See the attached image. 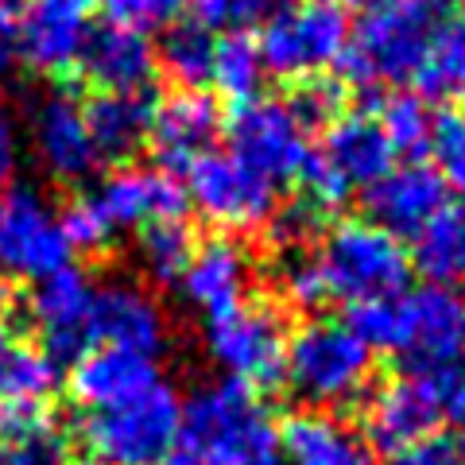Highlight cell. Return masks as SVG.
Segmentation results:
<instances>
[{"label":"cell","mask_w":465,"mask_h":465,"mask_svg":"<svg viewBox=\"0 0 465 465\" xmlns=\"http://www.w3.org/2000/svg\"><path fill=\"white\" fill-rule=\"evenodd\" d=\"M442 27L446 0H365L338 58L341 78L361 90L411 82Z\"/></svg>","instance_id":"1"},{"label":"cell","mask_w":465,"mask_h":465,"mask_svg":"<svg viewBox=\"0 0 465 465\" xmlns=\"http://www.w3.org/2000/svg\"><path fill=\"white\" fill-rule=\"evenodd\" d=\"M179 442L191 446L202 465H283L280 423L256 388L213 381L194 388L183 403Z\"/></svg>","instance_id":"2"},{"label":"cell","mask_w":465,"mask_h":465,"mask_svg":"<svg viewBox=\"0 0 465 465\" xmlns=\"http://www.w3.org/2000/svg\"><path fill=\"white\" fill-rule=\"evenodd\" d=\"M283 384L311 407L353 403L372 384V349L345 322L311 318L295 338H287Z\"/></svg>","instance_id":"3"},{"label":"cell","mask_w":465,"mask_h":465,"mask_svg":"<svg viewBox=\"0 0 465 465\" xmlns=\"http://www.w3.org/2000/svg\"><path fill=\"white\" fill-rule=\"evenodd\" d=\"M318 268H322L330 299H341L349 307L403 295L407 283H411L407 249L372 222H361V217H345V222L326 229Z\"/></svg>","instance_id":"4"},{"label":"cell","mask_w":465,"mask_h":465,"mask_svg":"<svg viewBox=\"0 0 465 465\" xmlns=\"http://www.w3.org/2000/svg\"><path fill=\"white\" fill-rule=\"evenodd\" d=\"M183 430V400L171 384H152L109 411H90L82 419V439L90 458L101 465H159Z\"/></svg>","instance_id":"5"},{"label":"cell","mask_w":465,"mask_h":465,"mask_svg":"<svg viewBox=\"0 0 465 465\" xmlns=\"http://www.w3.org/2000/svg\"><path fill=\"white\" fill-rule=\"evenodd\" d=\"M206 353L232 381L249 388H280L287 365V318L275 302H241L206 318Z\"/></svg>","instance_id":"6"},{"label":"cell","mask_w":465,"mask_h":465,"mask_svg":"<svg viewBox=\"0 0 465 465\" xmlns=\"http://www.w3.org/2000/svg\"><path fill=\"white\" fill-rule=\"evenodd\" d=\"M260 58L264 70L275 78L302 82L333 66L349 43V16L341 5L330 0H307V5H287L280 16L264 24Z\"/></svg>","instance_id":"7"},{"label":"cell","mask_w":465,"mask_h":465,"mask_svg":"<svg viewBox=\"0 0 465 465\" xmlns=\"http://www.w3.org/2000/svg\"><path fill=\"white\" fill-rule=\"evenodd\" d=\"M186 202L222 229H264L280 206L275 186L229 152H202L186 163Z\"/></svg>","instance_id":"8"},{"label":"cell","mask_w":465,"mask_h":465,"mask_svg":"<svg viewBox=\"0 0 465 465\" xmlns=\"http://www.w3.org/2000/svg\"><path fill=\"white\" fill-rule=\"evenodd\" d=\"M225 133H229V155H237L244 167L264 174L272 186L299 179V171L311 155L307 133L299 128L287 101L280 97L241 101L229 116Z\"/></svg>","instance_id":"9"},{"label":"cell","mask_w":465,"mask_h":465,"mask_svg":"<svg viewBox=\"0 0 465 465\" xmlns=\"http://www.w3.org/2000/svg\"><path fill=\"white\" fill-rule=\"evenodd\" d=\"M70 256L74 249H70L47 198L32 186L0 191V275L43 280V275L66 268Z\"/></svg>","instance_id":"10"},{"label":"cell","mask_w":465,"mask_h":465,"mask_svg":"<svg viewBox=\"0 0 465 465\" xmlns=\"http://www.w3.org/2000/svg\"><path fill=\"white\" fill-rule=\"evenodd\" d=\"M85 333H90V349L116 345L159 357L167 345V314L143 283L128 280V275H113L105 283H94Z\"/></svg>","instance_id":"11"},{"label":"cell","mask_w":465,"mask_h":465,"mask_svg":"<svg viewBox=\"0 0 465 465\" xmlns=\"http://www.w3.org/2000/svg\"><path fill=\"white\" fill-rule=\"evenodd\" d=\"M439 427L442 411L427 369H411L400 381L376 388V396L365 403V442L384 454H403V450L434 439Z\"/></svg>","instance_id":"12"},{"label":"cell","mask_w":465,"mask_h":465,"mask_svg":"<svg viewBox=\"0 0 465 465\" xmlns=\"http://www.w3.org/2000/svg\"><path fill=\"white\" fill-rule=\"evenodd\" d=\"M90 299H94L90 275L74 264L35 280V291L27 299V314H32V322L43 338V353L54 365H74L90 349V333H85Z\"/></svg>","instance_id":"13"},{"label":"cell","mask_w":465,"mask_h":465,"mask_svg":"<svg viewBox=\"0 0 465 465\" xmlns=\"http://www.w3.org/2000/svg\"><path fill=\"white\" fill-rule=\"evenodd\" d=\"M90 39V5L85 0H24L16 58L35 74H66L78 66L82 47Z\"/></svg>","instance_id":"14"},{"label":"cell","mask_w":465,"mask_h":465,"mask_svg":"<svg viewBox=\"0 0 465 465\" xmlns=\"http://www.w3.org/2000/svg\"><path fill=\"white\" fill-rule=\"evenodd\" d=\"M450 202V186L430 163H403L391 167L381 183L365 191V222L384 229L388 237L407 241L419 237L427 222Z\"/></svg>","instance_id":"15"},{"label":"cell","mask_w":465,"mask_h":465,"mask_svg":"<svg viewBox=\"0 0 465 465\" xmlns=\"http://www.w3.org/2000/svg\"><path fill=\"white\" fill-rule=\"evenodd\" d=\"M32 140H35V155L43 171L54 183H82L101 163L94 136L85 128V113L74 101V94H66V90H51L35 101Z\"/></svg>","instance_id":"16"},{"label":"cell","mask_w":465,"mask_h":465,"mask_svg":"<svg viewBox=\"0 0 465 465\" xmlns=\"http://www.w3.org/2000/svg\"><path fill=\"white\" fill-rule=\"evenodd\" d=\"M109 229H143L159 217H186V186L163 167H116L90 194Z\"/></svg>","instance_id":"17"},{"label":"cell","mask_w":465,"mask_h":465,"mask_svg":"<svg viewBox=\"0 0 465 465\" xmlns=\"http://www.w3.org/2000/svg\"><path fill=\"white\" fill-rule=\"evenodd\" d=\"M407 307V369H434L465 349V299L454 287L427 283L403 295Z\"/></svg>","instance_id":"18"},{"label":"cell","mask_w":465,"mask_h":465,"mask_svg":"<svg viewBox=\"0 0 465 465\" xmlns=\"http://www.w3.org/2000/svg\"><path fill=\"white\" fill-rule=\"evenodd\" d=\"M82 78L97 94H136L148 90L155 78V43L143 27L133 24H105L90 32L82 47Z\"/></svg>","instance_id":"19"},{"label":"cell","mask_w":465,"mask_h":465,"mask_svg":"<svg viewBox=\"0 0 465 465\" xmlns=\"http://www.w3.org/2000/svg\"><path fill=\"white\" fill-rule=\"evenodd\" d=\"M222 124L225 121L222 109H217V97H210L206 90H179L163 105H155L148 148L163 171H186V163H194L202 152L213 148Z\"/></svg>","instance_id":"20"},{"label":"cell","mask_w":465,"mask_h":465,"mask_svg":"<svg viewBox=\"0 0 465 465\" xmlns=\"http://www.w3.org/2000/svg\"><path fill=\"white\" fill-rule=\"evenodd\" d=\"M252 280V256L241 241L210 237L206 244H194L191 264L179 275V291L194 311L217 318L244 302V291Z\"/></svg>","instance_id":"21"},{"label":"cell","mask_w":465,"mask_h":465,"mask_svg":"<svg viewBox=\"0 0 465 465\" xmlns=\"http://www.w3.org/2000/svg\"><path fill=\"white\" fill-rule=\"evenodd\" d=\"M152 384H159V365L155 357L136 353V349L94 345L70 369V391L90 411L121 407L128 400H136L140 391H148Z\"/></svg>","instance_id":"22"},{"label":"cell","mask_w":465,"mask_h":465,"mask_svg":"<svg viewBox=\"0 0 465 465\" xmlns=\"http://www.w3.org/2000/svg\"><path fill=\"white\" fill-rule=\"evenodd\" d=\"M287 465H376V450L353 423L326 411L291 415L280 427Z\"/></svg>","instance_id":"23"},{"label":"cell","mask_w":465,"mask_h":465,"mask_svg":"<svg viewBox=\"0 0 465 465\" xmlns=\"http://www.w3.org/2000/svg\"><path fill=\"white\" fill-rule=\"evenodd\" d=\"M155 105L159 101L148 90L94 94L82 105V113H85V128H90V136H94L97 155L113 159V163H124V159H133L140 148H148Z\"/></svg>","instance_id":"24"},{"label":"cell","mask_w":465,"mask_h":465,"mask_svg":"<svg viewBox=\"0 0 465 465\" xmlns=\"http://www.w3.org/2000/svg\"><path fill=\"white\" fill-rule=\"evenodd\" d=\"M318 155H322L326 163L338 171L349 186H353V191L357 186H365L369 191V186L381 183L384 174L391 171V163H396V155H391L381 124H376L369 113L333 121L326 128V143H322V152Z\"/></svg>","instance_id":"25"},{"label":"cell","mask_w":465,"mask_h":465,"mask_svg":"<svg viewBox=\"0 0 465 465\" xmlns=\"http://www.w3.org/2000/svg\"><path fill=\"white\" fill-rule=\"evenodd\" d=\"M58 384V365L39 345L24 341L0 314V403H43Z\"/></svg>","instance_id":"26"},{"label":"cell","mask_w":465,"mask_h":465,"mask_svg":"<svg viewBox=\"0 0 465 465\" xmlns=\"http://www.w3.org/2000/svg\"><path fill=\"white\" fill-rule=\"evenodd\" d=\"M415 268L439 287L465 280V202L461 206L446 202L415 237Z\"/></svg>","instance_id":"27"},{"label":"cell","mask_w":465,"mask_h":465,"mask_svg":"<svg viewBox=\"0 0 465 465\" xmlns=\"http://www.w3.org/2000/svg\"><path fill=\"white\" fill-rule=\"evenodd\" d=\"M213 32L202 27L198 20H174L167 24V35L159 39L155 51V66L167 70V78L179 90H198L210 82V66H213Z\"/></svg>","instance_id":"28"},{"label":"cell","mask_w":465,"mask_h":465,"mask_svg":"<svg viewBox=\"0 0 465 465\" xmlns=\"http://www.w3.org/2000/svg\"><path fill=\"white\" fill-rule=\"evenodd\" d=\"M140 268L152 283L171 287L179 283L183 268L191 264L194 256V229L186 225V217H159L140 229Z\"/></svg>","instance_id":"29"},{"label":"cell","mask_w":465,"mask_h":465,"mask_svg":"<svg viewBox=\"0 0 465 465\" xmlns=\"http://www.w3.org/2000/svg\"><path fill=\"white\" fill-rule=\"evenodd\" d=\"M264 58H260V43L249 32H229L225 39L213 43V66H210V82L217 85V94L241 101L260 97L264 85Z\"/></svg>","instance_id":"30"},{"label":"cell","mask_w":465,"mask_h":465,"mask_svg":"<svg viewBox=\"0 0 465 465\" xmlns=\"http://www.w3.org/2000/svg\"><path fill=\"white\" fill-rule=\"evenodd\" d=\"M376 124H381L391 155H403L407 163H419V155L430 152V124H434V116H430L427 101L419 94H391V97H384Z\"/></svg>","instance_id":"31"},{"label":"cell","mask_w":465,"mask_h":465,"mask_svg":"<svg viewBox=\"0 0 465 465\" xmlns=\"http://www.w3.org/2000/svg\"><path fill=\"white\" fill-rule=\"evenodd\" d=\"M419 97L423 101H458L465 97V35H458L454 27L439 32V39L430 43V51L423 58V66L415 70Z\"/></svg>","instance_id":"32"},{"label":"cell","mask_w":465,"mask_h":465,"mask_svg":"<svg viewBox=\"0 0 465 465\" xmlns=\"http://www.w3.org/2000/svg\"><path fill=\"white\" fill-rule=\"evenodd\" d=\"M407 295V291H403ZM403 295H391V299H372V302H357L349 307L345 326L365 341L372 353H396L403 357V345H407V307H403Z\"/></svg>","instance_id":"33"},{"label":"cell","mask_w":465,"mask_h":465,"mask_svg":"<svg viewBox=\"0 0 465 465\" xmlns=\"http://www.w3.org/2000/svg\"><path fill=\"white\" fill-rule=\"evenodd\" d=\"M345 97H349L345 82L314 74V78H302L295 90H291L287 109L299 121L302 133H318V128H330L333 121L345 116Z\"/></svg>","instance_id":"34"},{"label":"cell","mask_w":465,"mask_h":465,"mask_svg":"<svg viewBox=\"0 0 465 465\" xmlns=\"http://www.w3.org/2000/svg\"><path fill=\"white\" fill-rule=\"evenodd\" d=\"M275 291L283 295L291 311H322V302H330V291L322 280L314 252H283L280 268H275Z\"/></svg>","instance_id":"35"},{"label":"cell","mask_w":465,"mask_h":465,"mask_svg":"<svg viewBox=\"0 0 465 465\" xmlns=\"http://www.w3.org/2000/svg\"><path fill=\"white\" fill-rule=\"evenodd\" d=\"M326 225V210L314 206V202L302 194L287 206H275V213L268 217V241L283 252H307V244H314V237Z\"/></svg>","instance_id":"36"},{"label":"cell","mask_w":465,"mask_h":465,"mask_svg":"<svg viewBox=\"0 0 465 465\" xmlns=\"http://www.w3.org/2000/svg\"><path fill=\"white\" fill-rule=\"evenodd\" d=\"M430 155H434V171L442 174V183L465 198V113L446 109L434 116Z\"/></svg>","instance_id":"37"},{"label":"cell","mask_w":465,"mask_h":465,"mask_svg":"<svg viewBox=\"0 0 465 465\" xmlns=\"http://www.w3.org/2000/svg\"><path fill=\"white\" fill-rule=\"evenodd\" d=\"M291 5V0H191L194 20L202 27H232V32H249V27L268 24L272 16Z\"/></svg>","instance_id":"38"},{"label":"cell","mask_w":465,"mask_h":465,"mask_svg":"<svg viewBox=\"0 0 465 465\" xmlns=\"http://www.w3.org/2000/svg\"><path fill=\"white\" fill-rule=\"evenodd\" d=\"M58 225H63L66 241H70V249H74V252H85V256L105 252V249H109V241H113V229H109L105 217H101V210L94 206V198H90V194H82V198H74V202H66L63 217H58Z\"/></svg>","instance_id":"39"},{"label":"cell","mask_w":465,"mask_h":465,"mask_svg":"<svg viewBox=\"0 0 465 465\" xmlns=\"http://www.w3.org/2000/svg\"><path fill=\"white\" fill-rule=\"evenodd\" d=\"M109 12L113 24H133V27H167L183 20V12L191 8V0H97Z\"/></svg>","instance_id":"40"},{"label":"cell","mask_w":465,"mask_h":465,"mask_svg":"<svg viewBox=\"0 0 465 465\" xmlns=\"http://www.w3.org/2000/svg\"><path fill=\"white\" fill-rule=\"evenodd\" d=\"M54 423H51V411L43 403H27V400H16V403H0V446H24L47 434Z\"/></svg>","instance_id":"41"},{"label":"cell","mask_w":465,"mask_h":465,"mask_svg":"<svg viewBox=\"0 0 465 465\" xmlns=\"http://www.w3.org/2000/svg\"><path fill=\"white\" fill-rule=\"evenodd\" d=\"M430 384H434V400L442 411V427H461L465 430V361H446L434 365Z\"/></svg>","instance_id":"42"},{"label":"cell","mask_w":465,"mask_h":465,"mask_svg":"<svg viewBox=\"0 0 465 465\" xmlns=\"http://www.w3.org/2000/svg\"><path fill=\"white\" fill-rule=\"evenodd\" d=\"M66 461V439L54 427L24 446H0V465H63Z\"/></svg>","instance_id":"43"},{"label":"cell","mask_w":465,"mask_h":465,"mask_svg":"<svg viewBox=\"0 0 465 465\" xmlns=\"http://www.w3.org/2000/svg\"><path fill=\"white\" fill-rule=\"evenodd\" d=\"M396 465H461V461H458V446L434 434V439L396 454Z\"/></svg>","instance_id":"44"},{"label":"cell","mask_w":465,"mask_h":465,"mask_svg":"<svg viewBox=\"0 0 465 465\" xmlns=\"http://www.w3.org/2000/svg\"><path fill=\"white\" fill-rule=\"evenodd\" d=\"M20 124L5 105H0V183H12L20 167Z\"/></svg>","instance_id":"45"},{"label":"cell","mask_w":465,"mask_h":465,"mask_svg":"<svg viewBox=\"0 0 465 465\" xmlns=\"http://www.w3.org/2000/svg\"><path fill=\"white\" fill-rule=\"evenodd\" d=\"M16 32H20V5L0 0V74H8L16 63Z\"/></svg>","instance_id":"46"},{"label":"cell","mask_w":465,"mask_h":465,"mask_svg":"<svg viewBox=\"0 0 465 465\" xmlns=\"http://www.w3.org/2000/svg\"><path fill=\"white\" fill-rule=\"evenodd\" d=\"M159 465H202L194 454H191V446H183V442H174L171 446V454L163 458V461H159Z\"/></svg>","instance_id":"47"},{"label":"cell","mask_w":465,"mask_h":465,"mask_svg":"<svg viewBox=\"0 0 465 465\" xmlns=\"http://www.w3.org/2000/svg\"><path fill=\"white\" fill-rule=\"evenodd\" d=\"M450 27H454L458 35H465V0L458 5V12H454V20H450Z\"/></svg>","instance_id":"48"},{"label":"cell","mask_w":465,"mask_h":465,"mask_svg":"<svg viewBox=\"0 0 465 465\" xmlns=\"http://www.w3.org/2000/svg\"><path fill=\"white\" fill-rule=\"evenodd\" d=\"M63 465H101V461H94V458H74V461H63Z\"/></svg>","instance_id":"49"},{"label":"cell","mask_w":465,"mask_h":465,"mask_svg":"<svg viewBox=\"0 0 465 465\" xmlns=\"http://www.w3.org/2000/svg\"><path fill=\"white\" fill-rule=\"evenodd\" d=\"M458 461H461V465H465V439H461V442H458Z\"/></svg>","instance_id":"50"},{"label":"cell","mask_w":465,"mask_h":465,"mask_svg":"<svg viewBox=\"0 0 465 465\" xmlns=\"http://www.w3.org/2000/svg\"><path fill=\"white\" fill-rule=\"evenodd\" d=\"M330 5H338V0H330Z\"/></svg>","instance_id":"51"}]
</instances>
